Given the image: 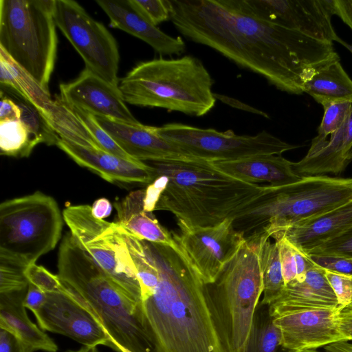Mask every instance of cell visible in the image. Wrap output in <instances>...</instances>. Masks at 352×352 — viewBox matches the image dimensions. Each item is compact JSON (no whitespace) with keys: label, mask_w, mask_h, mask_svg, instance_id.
Listing matches in <instances>:
<instances>
[{"label":"cell","mask_w":352,"mask_h":352,"mask_svg":"<svg viewBox=\"0 0 352 352\" xmlns=\"http://www.w3.org/2000/svg\"><path fill=\"white\" fill-rule=\"evenodd\" d=\"M233 221L234 219H228L203 227L178 221L179 232H171L205 285L216 280L245 240L243 232L234 228Z\"/></svg>","instance_id":"4fadbf2b"},{"label":"cell","mask_w":352,"mask_h":352,"mask_svg":"<svg viewBox=\"0 0 352 352\" xmlns=\"http://www.w3.org/2000/svg\"><path fill=\"white\" fill-rule=\"evenodd\" d=\"M330 142L336 153L350 162L352 152V111L343 125L330 135Z\"/></svg>","instance_id":"ab89813d"},{"label":"cell","mask_w":352,"mask_h":352,"mask_svg":"<svg viewBox=\"0 0 352 352\" xmlns=\"http://www.w3.org/2000/svg\"><path fill=\"white\" fill-rule=\"evenodd\" d=\"M58 276L68 293L89 311L111 338L113 348L160 352L138 302L111 278L77 244L72 234L58 252Z\"/></svg>","instance_id":"277c9868"},{"label":"cell","mask_w":352,"mask_h":352,"mask_svg":"<svg viewBox=\"0 0 352 352\" xmlns=\"http://www.w3.org/2000/svg\"><path fill=\"white\" fill-rule=\"evenodd\" d=\"M131 2L144 17L155 26L170 20L168 0H131Z\"/></svg>","instance_id":"8d00e7d4"},{"label":"cell","mask_w":352,"mask_h":352,"mask_svg":"<svg viewBox=\"0 0 352 352\" xmlns=\"http://www.w3.org/2000/svg\"><path fill=\"white\" fill-rule=\"evenodd\" d=\"M63 216L56 200L41 191L0 205V254L36 263L57 245Z\"/></svg>","instance_id":"9c48e42d"},{"label":"cell","mask_w":352,"mask_h":352,"mask_svg":"<svg viewBox=\"0 0 352 352\" xmlns=\"http://www.w3.org/2000/svg\"><path fill=\"white\" fill-rule=\"evenodd\" d=\"M214 97L216 100H218L224 104H228V106H230L233 108L238 109L244 111H247L249 113H254L256 115H259L262 117H264L265 118H269V116L264 111L259 110L258 109H256L250 105H248L241 100H239L237 99H235L234 98L219 94H215L214 93Z\"/></svg>","instance_id":"7dc6e473"},{"label":"cell","mask_w":352,"mask_h":352,"mask_svg":"<svg viewBox=\"0 0 352 352\" xmlns=\"http://www.w3.org/2000/svg\"><path fill=\"white\" fill-rule=\"evenodd\" d=\"M148 245L159 281L142 298V305L160 352H226L206 285L186 253L175 240L170 245Z\"/></svg>","instance_id":"7a4b0ae2"},{"label":"cell","mask_w":352,"mask_h":352,"mask_svg":"<svg viewBox=\"0 0 352 352\" xmlns=\"http://www.w3.org/2000/svg\"><path fill=\"white\" fill-rule=\"evenodd\" d=\"M64 221L79 247L120 287L142 302L136 270L115 222L96 218L89 205H69Z\"/></svg>","instance_id":"30bf717a"},{"label":"cell","mask_w":352,"mask_h":352,"mask_svg":"<svg viewBox=\"0 0 352 352\" xmlns=\"http://www.w3.org/2000/svg\"><path fill=\"white\" fill-rule=\"evenodd\" d=\"M43 116L60 139L85 147L102 149L87 125L60 97L53 100Z\"/></svg>","instance_id":"83f0119b"},{"label":"cell","mask_w":352,"mask_h":352,"mask_svg":"<svg viewBox=\"0 0 352 352\" xmlns=\"http://www.w3.org/2000/svg\"><path fill=\"white\" fill-rule=\"evenodd\" d=\"M324 352H352V341L341 340L322 347Z\"/></svg>","instance_id":"816d5d0a"},{"label":"cell","mask_w":352,"mask_h":352,"mask_svg":"<svg viewBox=\"0 0 352 352\" xmlns=\"http://www.w3.org/2000/svg\"><path fill=\"white\" fill-rule=\"evenodd\" d=\"M325 276L337 297L339 307L352 308V276L327 270Z\"/></svg>","instance_id":"f35d334b"},{"label":"cell","mask_w":352,"mask_h":352,"mask_svg":"<svg viewBox=\"0 0 352 352\" xmlns=\"http://www.w3.org/2000/svg\"><path fill=\"white\" fill-rule=\"evenodd\" d=\"M68 352H99L96 347L83 346L77 351H72Z\"/></svg>","instance_id":"f5cc1de1"},{"label":"cell","mask_w":352,"mask_h":352,"mask_svg":"<svg viewBox=\"0 0 352 352\" xmlns=\"http://www.w3.org/2000/svg\"><path fill=\"white\" fill-rule=\"evenodd\" d=\"M338 320L343 340L352 341V308L342 309L338 315Z\"/></svg>","instance_id":"c3c4849f"},{"label":"cell","mask_w":352,"mask_h":352,"mask_svg":"<svg viewBox=\"0 0 352 352\" xmlns=\"http://www.w3.org/2000/svg\"><path fill=\"white\" fill-rule=\"evenodd\" d=\"M351 157H352V153H351Z\"/></svg>","instance_id":"6f0895ef"},{"label":"cell","mask_w":352,"mask_h":352,"mask_svg":"<svg viewBox=\"0 0 352 352\" xmlns=\"http://www.w3.org/2000/svg\"><path fill=\"white\" fill-rule=\"evenodd\" d=\"M68 105L87 125L102 150L122 158L136 160L129 155L116 143L111 136L98 124L94 116L78 107Z\"/></svg>","instance_id":"836d02e7"},{"label":"cell","mask_w":352,"mask_h":352,"mask_svg":"<svg viewBox=\"0 0 352 352\" xmlns=\"http://www.w3.org/2000/svg\"><path fill=\"white\" fill-rule=\"evenodd\" d=\"M155 133L189 155L204 160L229 161L259 155H281L298 146L266 131L254 135H239L181 123L153 126Z\"/></svg>","instance_id":"8fae6325"},{"label":"cell","mask_w":352,"mask_h":352,"mask_svg":"<svg viewBox=\"0 0 352 352\" xmlns=\"http://www.w3.org/2000/svg\"><path fill=\"white\" fill-rule=\"evenodd\" d=\"M219 171L241 181L258 184L266 182L282 186L299 181L293 169V162L281 155H259L229 161H212Z\"/></svg>","instance_id":"603a6c76"},{"label":"cell","mask_w":352,"mask_h":352,"mask_svg":"<svg viewBox=\"0 0 352 352\" xmlns=\"http://www.w3.org/2000/svg\"><path fill=\"white\" fill-rule=\"evenodd\" d=\"M270 238L262 228L244 243L223 267L216 280L206 285L212 315L226 352H238L245 344L263 294L261 255Z\"/></svg>","instance_id":"8992f818"},{"label":"cell","mask_w":352,"mask_h":352,"mask_svg":"<svg viewBox=\"0 0 352 352\" xmlns=\"http://www.w3.org/2000/svg\"><path fill=\"white\" fill-rule=\"evenodd\" d=\"M259 17L312 38L333 43L340 38L331 23L333 0H246Z\"/></svg>","instance_id":"5bb4252c"},{"label":"cell","mask_w":352,"mask_h":352,"mask_svg":"<svg viewBox=\"0 0 352 352\" xmlns=\"http://www.w3.org/2000/svg\"><path fill=\"white\" fill-rule=\"evenodd\" d=\"M170 21L187 39L208 46L291 94L307 77L339 58L333 43L257 16L246 0H168Z\"/></svg>","instance_id":"6da1fadb"},{"label":"cell","mask_w":352,"mask_h":352,"mask_svg":"<svg viewBox=\"0 0 352 352\" xmlns=\"http://www.w3.org/2000/svg\"><path fill=\"white\" fill-rule=\"evenodd\" d=\"M263 296L259 304L269 306L283 294L285 284L283 276L277 243H272L270 238L263 243L261 255Z\"/></svg>","instance_id":"f546056e"},{"label":"cell","mask_w":352,"mask_h":352,"mask_svg":"<svg viewBox=\"0 0 352 352\" xmlns=\"http://www.w3.org/2000/svg\"><path fill=\"white\" fill-rule=\"evenodd\" d=\"M145 190L131 192L124 198L117 200L113 205L117 211V224L135 236L147 241L173 245L172 233L164 228L152 212L144 209Z\"/></svg>","instance_id":"d4e9b609"},{"label":"cell","mask_w":352,"mask_h":352,"mask_svg":"<svg viewBox=\"0 0 352 352\" xmlns=\"http://www.w3.org/2000/svg\"><path fill=\"white\" fill-rule=\"evenodd\" d=\"M27 290L0 294V328L12 333L28 352H56L57 344L28 316L23 305Z\"/></svg>","instance_id":"cb8c5ba5"},{"label":"cell","mask_w":352,"mask_h":352,"mask_svg":"<svg viewBox=\"0 0 352 352\" xmlns=\"http://www.w3.org/2000/svg\"><path fill=\"white\" fill-rule=\"evenodd\" d=\"M303 92L323 107L337 102L352 103V80L342 67L340 58L315 69L305 80Z\"/></svg>","instance_id":"484cf974"},{"label":"cell","mask_w":352,"mask_h":352,"mask_svg":"<svg viewBox=\"0 0 352 352\" xmlns=\"http://www.w3.org/2000/svg\"><path fill=\"white\" fill-rule=\"evenodd\" d=\"M34 315L43 331L69 337L85 346L113 348L110 337L96 317L63 285L59 292L47 293L45 304Z\"/></svg>","instance_id":"9a60e30c"},{"label":"cell","mask_w":352,"mask_h":352,"mask_svg":"<svg viewBox=\"0 0 352 352\" xmlns=\"http://www.w3.org/2000/svg\"><path fill=\"white\" fill-rule=\"evenodd\" d=\"M54 0H1L0 48L47 91L57 51Z\"/></svg>","instance_id":"ba28073f"},{"label":"cell","mask_w":352,"mask_h":352,"mask_svg":"<svg viewBox=\"0 0 352 352\" xmlns=\"http://www.w3.org/2000/svg\"><path fill=\"white\" fill-rule=\"evenodd\" d=\"M307 254L352 258V227L338 237L313 248Z\"/></svg>","instance_id":"74e56055"},{"label":"cell","mask_w":352,"mask_h":352,"mask_svg":"<svg viewBox=\"0 0 352 352\" xmlns=\"http://www.w3.org/2000/svg\"><path fill=\"white\" fill-rule=\"evenodd\" d=\"M17 99L21 109V120L28 126L34 138L40 143L56 145L60 138L54 131L43 114L31 103L15 92L6 89Z\"/></svg>","instance_id":"1f68e13d"},{"label":"cell","mask_w":352,"mask_h":352,"mask_svg":"<svg viewBox=\"0 0 352 352\" xmlns=\"http://www.w3.org/2000/svg\"><path fill=\"white\" fill-rule=\"evenodd\" d=\"M47 298V294L29 283L28 288L23 300V305L34 314L43 306Z\"/></svg>","instance_id":"7bdbcfd3"},{"label":"cell","mask_w":352,"mask_h":352,"mask_svg":"<svg viewBox=\"0 0 352 352\" xmlns=\"http://www.w3.org/2000/svg\"><path fill=\"white\" fill-rule=\"evenodd\" d=\"M308 256L313 263L324 270L352 276V258L328 255Z\"/></svg>","instance_id":"b9f144b4"},{"label":"cell","mask_w":352,"mask_h":352,"mask_svg":"<svg viewBox=\"0 0 352 352\" xmlns=\"http://www.w3.org/2000/svg\"><path fill=\"white\" fill-rule=\"evenodd\" d=\"M56 146L79 166L111 183L149 185L155 178V169L144 162L126 160L102 149L80 146L60 138Z\"/></svg>","instance_id":"d6986e66"},{"label":"cell","mask_w":352,"mask_h":352,"mask_svg":"<svg viewBox=\"0 0 352 352\" xmlns=\"http://www.w3.org/2000/svg\"><path fill=\"white\" fill-rule=\"evenodd\" d=\"M321 123L318 129V135L314 138L318 140L327 139L338 130L348 119L352 111V103L349 102H337L324 107Z\"/></svg>","instance_id":"e575fe53"},{"label":"cell","mask_w":352,"mask_h":352,"mask_svg":"<svg viewBox=\"0 0 352 352\" xmlns=\"http://www.w3.org/2000/svg\"><path fill=\"white\" fill-rule=\"evenodd\" d=\"M106 13L112 28L129 33L151 46L162 55H181L186 44L181 37H173L150 23L133 6L131 0H96Z\"/></svg>","instance_id":"ffe728a7"},{"label":"cell","mask_w":352,"mask_h":352,"mask_svg":"<svg viewBox=\"0 0 352 352\" xmlns=\"http://www.w3.org/2000/svg\"><path fill=\"white\" fill-rule=\"evenodd\" d=\"M333 11L352 30V0H333Z\"/></svg>","instance_id":"681fc988"},{"label":"cell","mask_w":352,"mask_h":352,"mask_svg":"<svg viewBox=\"0 0 352 352\" xmlns=\"http://www.w3.org/2000/svg\"><path fill=\"white\" fill-rule=\"evenodd\" d=\"M0 352H28V351L12 333L0 328Z\"/></svg>","instance_id":"f6af8a7d"},{"label":"cell","mask_w":352,"mask_h":352,"mask_svg":"<svg viewBox=\"0 0 352 352\" xmlns=\"http://www.w3.org/2000/svg\"><path fill=\"white\" fill-rule=\"evenodd\" d=\"M116 351L117 352H131V351H129V350H127V349H124V348H123V347H122L120 346H116Z\"/></svg>","instance_id":"11a10c76"},{"label":"cell","mask_w":352,"mask_h":352,"mask_svg":"<svg viewBox=\"0 0 352 352\" xmlns=\"http://www.w3.org/2000/svg\"><path fill=\"white\" fill-rule=\"evenodd\" d=\"M0 82L1 87L3 86L19 95L35 107L43 116L53 102L50 92L1 48Z\"/></svg>","instance_id":"4316f807"},{"label":"cell","mask_w":352,"mask_h":352,"mask_svg":"<svg viewBox=\"0 0 352 352\" xmlns=\"http://www.w3.org/2000/svg\"><path fill=\"white\" fill-rule=\"evenodd\" d=\"M279 250L280 261L285 285L297 276L296 261L292 244L283 236L274 238Z\"/></svg>","instance_id":"60d3db41"},{"label":"cell","mask_w":352,"mask_h":352,"mask_svg":"<svg viewBox=\"0 0 352 352\" xmlns=\"http://www.w3.org/2000/svg\"><path fill=\"white\" fill-rule=\"evenodd\" d=\"M264 186L234 219V228L244 234L263 228L270 237L280 229L352 199V178L309 176L293 184Z\"/></svg>","instance_id":"52a82bcc"},{"label":"cell","mask_w":352,"mask_h":352,"mask_svg":"<svg viewBox=\"0 0 352 352\" xmlns=\"http://www.w3.org/2000/svg\"><path fill=\"white\" fill-rule=\"evenodd\" d=\"M60 98L67 104L94 116L139 124L126 105L119 86H115L85 68L72 82L60 85Z\"/></svg>","instance_id":"2e32d148"},{"label":"cell","mask_w":352,"mask_h":352,"mask_svg":"<svg viewBox=\"0 0 352 352\" xmlns=\"http://www.w3.org/2000/svg\"><path fill=\"white\" fill-rule=\"evenodd\" d=\"M112 210V206L109 199L100 198L91 206L92 214L97 219H104L109 217Z\"/></svg>","instance_id":"f907efd6"},{"label":"cell","mask_w":352,"mask_h":352,"mask_svg":"<svg viewBox=\"0 0 352 352\" xmlns=\"http://www.w3.org/2000/svg\"><path fill=\"white\" fill-rule=\"evenodd\" d=\"M337 42L339 43L340 44H341L345 48H346L352 54V45L346 43V41L342 40L341 38H339L338 39Z\"/></svg>","instance_id":"db71d44e"},{"label":"cell","mask_w":352,"mask_h":352,"mask_svg":"<svg viewBox=\"0 0 352 352\" xmlns=\"http://www.w3.org/2000/svg\"><path fill=\"white\" fill-rule=\"evenodd\" d=\"M25 275L30 283L45 293L57 292L62 289L63 285L58 274H54L44 267L36 263L26 267Z\"/></svg>","instance_id":"d590c367"},{"label":"cell","mask_w":352,"mask_h":352,"mask_svg":"<svg viewBox=\"0 0 352 352\" xmlns=\"http://www.w3.org/2000/svg\"><path fill=\"white\" fill-rule=\"evenodd\" d=\"M268 307L270 315L276 318L302 310L337 308L339 305L325 270L316 265L307 272L304 280L285 285L281 296Z\"/></svg>","instance_id":"44dd1931"},{"label":"cell","mask_w":352,"mask_h":352,"mask_svg":"<svg viewBox=\"0 0 352 352\" xmlns=\"http://www.w3.org/2000/svg\"><path fill=\"white\" fill-rule=\"evenodd\" d=\"M341 309H316L274 318L282 344L294 352L318 349L343 340L338 315Z\"/></svg>","instance_id":"e0dca14e"},{"label":"cell","mask_w":352,"mask_h":352,"mask_svg":"<svg viewBox=\"0 0 352 352\" xmlns=\"http://www.w3.org/2000/svg\"><path fill=\"white\" fill-rule=\"evenodd\" d=\"M352 227V199L312 218L298 222L270 235L283 236L306 254L313 248L338 237Z\"/></svg>","instance_id":"7402d4cb"},{"label":"cell","mask_w":352,"mask_h":352,"mask_svg":"<svg viewBox=\"0 0 352 352\" xmlns=\"http://www.w3.org/2000/svg\"><path fill=\"white\" fill-rule=\"evenodd\" d=\"M148 164L155 178L145 189L146 203L194 226H213L234 219L265 187L230 177L204 160Z\"/></svg>","instance_id":"3957f363"},{"label":"cell","mask_w":352,"mask_h":352,"mask_svg":"<svg viewBox=\"0 0 352 352\" xmlns=\"http://www.w3.org/2000/svg\"><path fill=\"white\" fill-rule=\"evenodd\" d=\"M28 266L19 258L0 254V294L26 291L29 281L25 270Z\"/></svg>","instance_id":"d6a6232c"},{"label":"cell","mask_w":352,"mask_h":352,"mask_svg":"<svg viewBox=\"0 0 352 352\" xmlns=\"http://www.w3.org/2000/svg\"><path fill=\"white\" fill-rule=\"evenodd\" d=\"M301 352H320V351H318L317 349H309V350H305V351H303Z\"/></svg>","instance_id":"9f6ffc18"},{"label":"cell","mask_w":352,"mask_h":352,"mask_svg":"<svg viewBox=\"0 0 352 352\" xmlns=\"http://www.w3.org/2000/svg\"><path fill=\"white\" fill-rule=\"evenodd\" d=\"M98 124L131 157L141 162L201 160L160 137L152 126L131 124L94 116Z\"/></svg>","instance_id":"ac0fdd59"},{"label":"cell","mask_w":352,"mask_h":352,"mask_svg":"<svg viewBox=\"0 0 352 352\" xmlns=\"http://www.w3.org/2000/svg\"><path fill=\"white\" fill-rule=\"evenodd\" d=\"M53 14L56 27L82 57L85 68L119 86L118 46L107 28L73 0H54Z\"/></svg>","instance_id":"7c38bea8"},{"label":"cell","mask_w":352,"mask_h":352,"mask_svg":"<svg viewBox=\"0 0 352 352\" xmlns=\"http://www.w3.org/2000/svg\"><path fill=\"white\" fill-rule=\"evenodd\" d=\"M39 144L21 120L0 121L1 155L27 157Z\"/></svg>","instance_id":"4dcf8cb0"},{"label":"cell","mask_w":352,"mask_h":352,"mask_svg":"<svg viewBox=\"0 0 352 352\" xmlns=\"http://www.w3.org/2000/svg\"><path fill=\"white\" fill-rule=\"evenodd\" d=\"M238 352H294L282 344L279 329L267 305L258 303L248 339Z\"/></svg>","instance_id":"f1b7e54d"},{"label":"cell","mask_w":352,"mask_h":352,"mask_svg":"<svg viewBox=\"0 0 352 352\" xmlns=\"http://www.w3.org/2000/svg\"><path fill=\"white\" fill-rule=\"evenodd\" d=\"M292 245L293 248L297 272V276L294 281L301 282L305 280L307 272L311 268L314 267L316 265L312 262L307 254L296 248L292 244Z\"/></svg>","instance_id":"bcb514c9"},{"label":"cell","mask_w":352,"mask_h":352,"mask_svg":"<svg viewBox=\"0 0 352 352\" xmlns=\"http://www.w3.org/2000/svg\"><path fill=\"white\" fill-rule=\"evenodd\" d=\"M213 83L199 59L184 56L140 63L121 80L119 89L126 103L199 117L214 106Z\"/></svg>","instance_id":"5b68a950"},{"label":"cell","mask_w":352,"mask_h":352,"mask_svg":"<svg viewBox=\"0 0 352 352\" xmlns=\"http://www.w3.org/2000/svg\"><path fill=\"white\" fill-rule=\"evenodd\" d=\"M22 111L21 107L10 98L1 91L0 121L21 120Z\"/></svg>","instance_id":"ee69618b"}]
</instances>
